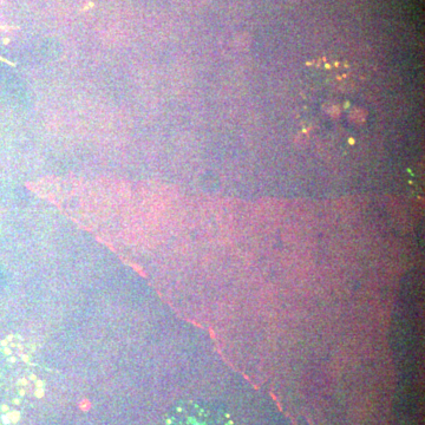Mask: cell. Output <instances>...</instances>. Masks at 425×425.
Instances as JSON below:
<instances>
[{
    "label": "cell",
    "instance_id": "obj_1",
    "mask_svg": "<svg viewBox=\"0 0 425 425\" xmlns=\"http://www.w3.org/2000/svg\"><path fill=\"white\" fill-rule=\"evenodd\" d=\"M163 425H235L226 410L214 403L183 401L166 413Z\"/></svg>",
    "mask_w": 425,
    "mask_h": 425
}]
</instances>
